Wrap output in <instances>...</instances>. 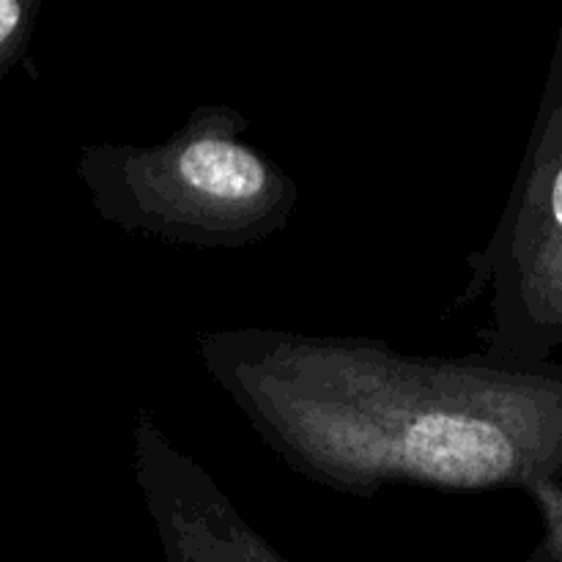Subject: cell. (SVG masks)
Masks as SVG:
<instances>
[{
	"mask_svg": "<svg viewBox=\"0 0 562 562\" xmlns=\"http://www.w3.org/2000/svg\"><path fill=\"white\" fill-rule=\"evenodd\" d=\"M195 346L261 442L333 492H525L562 477V362L420 357L269 327L209 329Z\"/></svg>",
	"mask_w": 562,
	"mask_h": 562,
	"instance_id": "cell-1",
	"label": "cell"
},
{
	"mask_svg": "<svg viewBox=\"0 0 562 562\" xmlns=\"http://www.w3.org/2000/svg\"><path fill=\"white\" fill-rule=\"evenodd\" d=\"M247 130L241 110L201 104L151 146H88L80 176L99 214L121 231L206 250L250 247L289 225L300 187L245 140Z\"/></svg>",
	"mask_w": 562,
	"mask_h": 562,
	"instance_id": "cell-2",
	"label": "cell"
},
{
	"mask_svg": "<svg viewBox=\"0 0 562 562\" xmlns=\"http://www.w3.org/2000/svg\"><path fill=\"white\" fill-rule=\"evenodd\" d=\"M464 311L488 294L483 357L552 362L562 351V14L552 64L516 181L486 247L467 256Z\"/></svg>",
	"mask_w": 562,
	"mask_h": 562,
	"instance_id": "cell-3",
	"label": "cell"
},
{
	"mask_svg": "<svg viewBox=\"0 0 562 562\" xmlns=\"http://www.w3.org/2000/svg\"><path fill=\"white\" fill-rule=\"evenodd\" d=\"M132 472L165 562H289L146 409L132 423Z\"/></svg>",
	"mask_w": 562,
	"mask_h": 562,
	"instance_id": "cell-4",
	"label": "cell"
},
{
	"mask_svg": "<svg viewBox=\"0 0 562 562\" xmlns=\"http://www.w3.org/2000/svg\"><path fill=\"white\" fill-rule=\"evenodd\" d=\"M541 514L543 536L525 562H562V477H543L525 488Z\"/></svg>",
	"mask_w": 562,
	"mask_h": 562,
	"instance_id": "cell-5",
	"label": "cell"
},
{
	"mask_svg": "<svg viewBox=\"0 0 562 562\" xmlns=\"http://www.w3.org/2000/svg\"><path fill=\"white\" fill-rule=\"evenodd\" d=\"M38 3L27 0H0V77L11 69L31 38Z\"/></svg>",
	"mask_w": 562,
	"mask_h": 562,
	"instance_id": "cell-6",
	"label": "cell"
}]
</instances>
